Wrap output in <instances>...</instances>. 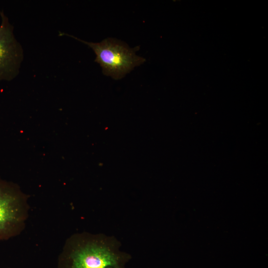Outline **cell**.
<instances>
[{
    "label": "cell",
    "mask_w": 268,
    "mask_h": 268,
    "mask_svg": "<svg viewBox=\"0 0 268 268\" xmlns=\"http://www.w3.org/2000/svg\"><path fill=\"white\" fill-rule=\"evenodd\" d=\"M119 241L104 234L82 232L68 238L58 257V268H126L131 256Z\"/></svg>",
    "instance_id": "cell-1"
},
{
    "label": "cell",
    "mask_w": 268,
    "mask_h": 268,
    "mask_svg": "<svg viewBox=\"0 0 268 268\" xmlns=\"http://www.w3.org/2000/svg\"><path fill=\"white\" fill-rule=\"evenodd\" d=\"M63 35L71 37L90 47L96 56L95 62L99 64L103 74L116 79L123 78L134 67L145 61L143 58L136 55L137 49L130 48L125 43L113 38L93 43L67 34Z\"/></svg>",
    "instance_id": "cell-2"
},
{
    "label": "cell",
    "mask_w": 268,
    "mask_h": 268,
    "mask_svg": "<svg viewBox=\"0 0 268 268\" xmlns=\"http://www.w3.org/2000/svg\"><path fill=\"white\" fill-rule=\"evenodd\" d=\"M27 196L15 183L0 178V241L19 235L29 215Z\"/></svg>",
    "instance_id": "cell-3"
},
{
    "label": "cell",
    "mask_w": 268,
    "mask_h": 268,
    "mask_svg": "<svg viewBox=\"0 0 268 268\" xmlns=\"http://www.w3.org/2000/svg\"><path fill=\"white\" fill-rule=\"evenodd\" d=\"M0 81H10L18 74L23 50L13 34V26L0 10Z\"/></svg>",
    "instance_id": "cell-4"
}]
</instances>
